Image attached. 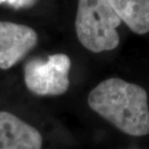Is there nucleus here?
Wrapping results in <instances>:
<instances>
[{
  "mask_svg": "<svg viewBox=\"0 0 149 149\" xmlns=\"http://www.w3.org/2000/svg\"><path fill=\"white\" fill-rule=\"evenodd\" d=\"M88 104L124 134L134 137L149 134L147 93L141 86L119 78L106 79L90 93Z\"/></svg>",
  "mask_w": 149,
  "mask_h": 149,
  "instance_id": "obj_1",
  "label": "nucleus"
},
{
  "mask_svg": "<svg viewBox=\"0 0 149 149\" xmlns=\"http://www.w3.org/2000/svg\"><path fill=\"white\" fill-rule=\"evenodd\" d=\"M120 20L133 32L144 35L149 32V0H107Z\"/></svg>",
  "mask_w": 149,
  "mask_h": 149,
  "instance_id": "obj_6",
  "label": "nucleus"
},
{
  "mask_svg": "<svg viewBox=\"0 0 149 149\" xmlns=\"http://www.w3.org/2000/svg\"><path fill=\"white\" fill-rule=\"evenodd\" d=\"M121 20L107 0H79L75 30L79 42L93 53L110 51L119 44Z\"/></svg>",
  "mask_w": 149,
  "mask_h": 149,
  "instance_id": "obj_2",
  "label": "nucleus"
},
{
  "mask_svg": "<svg viewBox=\"0 0 149 149\" xmlns=\"http://www.w3.org/2000/svg\"><path fill=\"white\" fill-rule=\"evenodd\" d=\"M71 62L68 55L54 54L46 61L32 59L24 68V82L31 93L40 96H56L69 88Z\"/></svg>",
  "mask_w": 149,
  "mask_h": 149,
  "instance_id": "obj_3",
  "label": "nucleus"
},
{
  "mask_svg": "<svg viewBox=\"0 0 149 149\" xmlns=\"http://www.w3.org/2000/svg\"><path fill=\"white\" fill-rule=\"evenodd\" d=\"M42 137L33 126L9 112H0V149H42Z\"/></svg>",
  "mask_w": 149,
  "mask_h": 149,
  "instance_id": "obj_5",
  "label": "nucleus"
},
{
  "mask_svg": "<svg viewBox=\"0 0 149 149\" xmlns=\"http://www.w3.org/2000/svg\"><path fill=\"white\" fill-rule=\"evenodd\" d=\"M38 43V34L23 24L0 21V68L17 64Z\"/></svg>",
  "mask_w": 149,
  "mask_h": 149,
  "instance_id": "obj_4",
  "label": "nucleus"
}]
</instances>
